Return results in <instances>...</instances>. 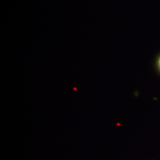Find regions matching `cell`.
<instances>
[{"instance_id": "6da1fadb", "label": "cell", "mask_w": 160, "mask_h": 160, "mask_svg": "<svg viewBox=\"0 0 160 160\" xmlns=\"http://www.w3.org/2000/svg\"><path fill=\"white\" fill-rule=\"evenodd\" d=\"M154 66L157 72L160 75V53H159L155 58Z\"/></svg>"}]
</instances>
